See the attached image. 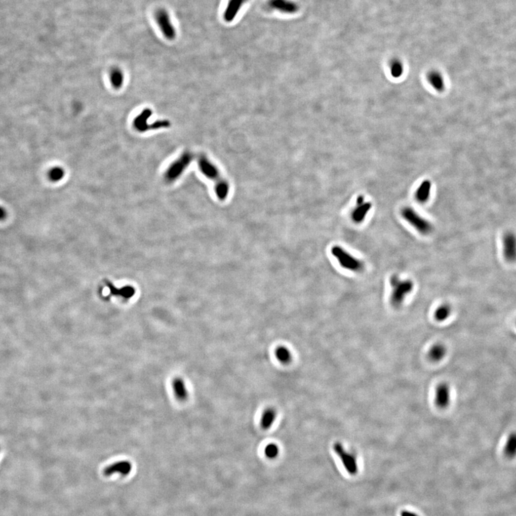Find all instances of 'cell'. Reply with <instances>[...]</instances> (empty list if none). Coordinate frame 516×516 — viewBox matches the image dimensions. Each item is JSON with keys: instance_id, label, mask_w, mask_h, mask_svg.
<instances>
[{"instance_id": "obj_10", "label": "cell", "mask_w": 516, "mask_h": 516, "mask_svg": "<svg viewBox=\"0 0 516 516\" xmlns=\"http://www.w3.org/2000/svg\"><path fill=\"white\" fill-rule=\"evenodd\" d=\"M435 404L439 409H445L450 402V389L448 384L441 383L435 390Z\"/></svg>"}, {"instance_id": "obj_4", "label": "cell", "mask_w": 516, "mask_h": 516, "mask_svg": "<svg viewBox=\"0 0 516 516\" xmlns=\"http://www.w3.org/2000/svg\"><path fill=\"white\" fill-rule=\"evenodd\" d=\"M401 214L403 219L421 234L428 235L433 231L432 224L417 213L412 207L406 206L403 208Z\"/></svg>"}, {"instance_id": "obj_22", "label": "cell", "mask_w": 516, "mask_h": 516, "mask_svg": "<svg viewBox=\"0 0 516 516\" xmlns=\"http://www.w3.org/2000/svg\"><path fill=\"white\" fill-rule=\"evenodd\" d=\"M451 314V308L449 305L443 304L437 308L435 311L434 317L437 321L443 322L447 320L450 317Z\"/></svg>"}, {"instance_id": "obj_12", "label": "cell", "mask_w": 516, "mask_h": 516, "mask_svg": "<svg viewBox=\"0 0 516 516\" xmlns=\"http://www.w3.org/2000/svg\"><path fill=\"white\" fill-rule=\"evenodd\" d=\"M247 0H229L224 11L223 18L225 22H231L236 18L239 10Z\"/></svg>"}, {"instance_id": "obj_13", "label": "cell", "mask_w": 516, "mask_h": 516, "mask_svg": "<svg viewBox=\"0 0 516 516\" xmlns=\"http://www.w3.org/2000/svg\"><path fill=\"white\" fill-rule=\"evenodd\" d=\"M132 470V465L128 461H119L117 463L111 465L104 470V474L106 476H111L114 474L121 475V476H128Z\"/></svg>"}, {"instance_id": "obj_15", "label": "cell", "mask_w": 516, "mask_h": 516, "mask_svg": "<svg viewBox=\"0 0 516 516\" xmlns=\"http://www.w3.org/2000/svg\"><path fill=\"white\" fill-rule=\"evenodd\" d=\"M174 395L179 401H184L188 397V392L185 381L181 377L174 378L172 382Z\"/></svg>"}, {"instance_id": "obj_29", "label": "cell", "mask_w": 516, "mask_h": 516, "mask_svg": "<svg viewBox=\"0 0 516 516\" xmlns=\"http://www.w3.org/2000/svg\"><path fill=\"white\" fill-rule=\"evenodd\" d=\"M5 210H4V209H3L2 207H1V206H0V220H3V219H4V217H5Z\"/></svg>"}, {"instance_id": "obj_25", "label": "cell", "mask_w": 516, "mask_h": 516, "mask_svg": "<svg viewBox=\"0 0 516 516\" xmlns=\"http://www.w3.org/2000/svg\"><path fill=\"white\" fill-rule=\"evenodd\" d=\"M64 170L60 167H55L49 171V178L52 182H59L64 177Z\"/></svg>"}, {"instance_id": "obj_19", "label": "cell", "mask_w": 516, "mask_h": 516, "mask_svg": "<svg viewBox=\"0 0 516 516\" xmlns=\"http://www.w3.org/2000/svg\"><path fill=\"white\" fill-rule=\"evenodd\" d=\"M503 452L507 458L512 459L516 456V433H511L509 435Z\"/></svg>"}, {"instance_id": "obj_1", "label": "cell", "mask_w": 516, "mask_h": 516, "mask_svg": "<svg viewBox=\"0 0 516 516\" xmlns=\"http://www.w3.org/2000/svg\"><path fill=\"white\" fill-rule=\"evenodd\" d=\"M198 166L200 171L206 178L214 182V190L217 198L220 201H225L228 198L230 192V186L228 181L222 177L217 166L204 155L199 157Z\"/></svg>"}, {"instance_id": "obj_2", "label": "cell", "mask_w": 516, "mask_h": 516, "mask_svg": "<svg viewBox=\"0 0 516 516\" xmlns=\"http://www.w3.org/2000/svg\"><path fill=\"white\" fill-rule=\"evenodd\" d=\"M392 290L391 303L395 308H398L405 301L406 297L412 293L414 289V282L409 279L402 280L397 276H392L390 279Z\"/></svg>"}, {"instance_id": "obj_8", "label": "cell", "mask_w": 516, "mask_h": 516, "mask_svg": "<svg viewBox=\"0 0 516 516\" xmlns=\"http://www.w3.org/2000/svg\"><path fill=\"white\" fill-rule=\"evenodd\" d=\"M505 260L510 263L516 262V235L513 232L505 233L502 239Z\"/></svg>"}, {"instance_id": "obj_7", "label": "cell", "mask_w": 516, "mask_h": 516, "mask_svg": "<svg viewBox=\"0 0 516 516\" xmlns=\"http://www.w3.org/2000/svg\"><path fill=\"white\" fill-rule=\"evenodd\" d=\"M335 452L341 459L344 468L348 473L352 476H355L358 473V464L356 457L353 454L347 452L341 443H335L333 446Z\"/></svg>"}, {"instance_id": "obj_17", "label": "cell", "mask_w": 516, "mask_h": 516, "mask_svg": "<svg viewBox=\"0 0 516 516\" xmlns=\"http://www.w3.org/2000/svg\"><path fill=\"white\" fill-rule=\"evenodd\" d=\"M277 412L273 408H268L263 412L262 414L260 425L263 430H268L273 426V423L276 420Z\"/></svg>"}, {"instance_id": "obj_3", "label": "cell", "mask_w": 516, "mask_h": 516, "mask_svg": "<svg viewBox=\"0 0 516 516\" xmlns=\"http://www.w3.org/2000/svg\"><path fill=\"white\" fill-rule=\"evenodd\" d=\"M331 252L344 269L354 273H360L364 269V264L361 260L354 257L341 246H333Z\"/></svg>"}, {"instance_id": "obj_9", "label": "cell", "mask_w": 516, "mask_h": 516, "mask_svg": "<svg viewBox=\"0 0 516 516\" xmlns=\"http://www.w3.org/2000/svg\"><path fill=\"white\" fill-rule=\"evenodd\" d=\"M268 7L273 10L285 14H295L299 9V6L292 0H269Z\"/></svg>"}, {"instance_id": "obj_24", "label": "cell", "mask_w": 516, "mask_h": 516, "mask_svg": "<svg viewBox=\"0 0 516 516\" xmlns=\"http://www.w3.org/2000/svg\"><path fill=\"white\" fill-rule=\"evenodd\" d=\"M390 71L392 77L398 79L402 76L404 72V66L402 63L399 60L395 59L392 60L390 65Z\"/></svg>"}, {"instance_id": "obj_27", "label": "cell", "mask_w": 516, "mask_h": 516, "mask_svg": "<svg viewBox=\"0 0 516 516\" xmlns=\"http://www.w3.org/2000/svg\"><path fill=\"white\" fill-rule=\"evenodd\" d=\"M170 122L167 120H158L155 123L150 124V130H157L159 128H169Z\"/></svg>"}, {"instance_id": "obj_16", "label": "cell", "mask_w": 516, "mask_h": 516, "mask_svg": "<svg viewBox=\"0 0 516 516\" xmlns=\"http://www.w3.org/2000/svg\"><path fill=\"white\" fill-rule=\"evenodd\" d=\"M432 183L429 180H425L422 182L420 187L417 189L415 194V198L417 201L420 203H425L430 199V193H431Z\"/></svg>"}, {"instance_id": "obj_28", "label": "cell", "mask_w": 516, "mask_h": 516, "mask_svg": "<svg viewBox=\"0 0 516 516\" xmlns=\"http://www.w3.org/2000/svg\"><path fill=\"white\" fill-rule=\"evenodd\" d=\"M401 516H417V514H414V513L409 512V511H403L401 513Z\"/></svg>"}, {"instance_id": "obj_14", "label": "cell", "mask_w": 516, "mask_h": 516, "mask_svg": "<svg viewBox=\"0 0 516 516\" xmlns=\"http://www.w3.org/2000/svg\"><path fill=\"white\" fill-rule=\"evenodd\" d=\"M152 111L151 109H146L142 111L136 118L134 119L133 125L135 128L139 132H146L149 131V125L148 124V120L152 117Z\"/></svg>"}, {"instance_id": "obj_23", "label": "cell", "mask_w": 516, "mask_h": 516, "mask_svg": "<svg viewBox=\"0 0 516 516\" xmlns=\"http://www.w3.org/2000/svg\"><path fill=\"white\" fill-rule=\"evenodd\" d=\"M276 357L280 363H288L292 359V355L288 348L279 347L276 349Z\"/></svg>"}, {"instance_id": "obj_11", "label": "cell", "mask_w": 516, "mask_h": 516, "mask_svg": "<svg viewBox=\"0 0 516 516\" xmlns=\"http://www.w3.org/2000/svg\"><path fill=\"white\" fill-rule=\"evenodd\" d=\"M371 207H372L371 203L365 202L363 196L358 197L357 199V205L354 208L352 213V220L355 223H361L365 220L366 215L369 214Z\"/></svg>"}, {"instance_id": "obj_5", "label": "cell", "mask_w": 516, "mask_h": 516, "mask_svg": "<svg viewBox=\"0 0 516 516\" xmlns=\"http://www.w3.org/2000/svg\"><path fill=\"white\" fill-rule=\"evenodd\" d=\"M193 159V155L190 152L182 154L178 159L170 165L166 171L165 178L169 182H174L180 177Z\"/></svg>"}, {"instance_id": "obj_18", "label": "cell", "mask_w": 516, "mask_h": 516, "mask_svg": "<svg viewBox=\"0 0 516 516\" xmlns=\"http://www.w3.org/2000/svg\"><path fill=\"white\" fill-rule=\"evenodd\" d=\"M446 353L447 351L442 344H435L429 351L428 358L431 361L439 362L444 358Z\"/></svg>"}, {"instance_id": "obj_6", "label": "cell", "mask_w": 516, "mask_h": 516, "mask_svg": "<svg viewBox=\"0 0 516 516\" xmlns=\"http://www.w3.org/2000/svg\"><path fill=\"white\" fill-rule=\"evenodd\" d=\"M155 18L164 37L169 40H173L177 36V32L167 11L164 9H159L156 13Z\"/></svg>"}, {"instance_id": "obj_26", "label": "cell", "mask_w": 516, "mask_h": 516, "mask_svg": "<svg viewBox=\"0 0 516 516\" xmlns=\"http://www.w3.org/2000/svg\"><path fill=\"white\" fill-rule=\"evenodd\" d=\"M265 453H266V455L268 458H276L279 454L278 447L277 444H273V443L269 444L266 446Z\"/></svg>"}, {"instance_id": "obj_21", "label": "cell", "mask_w": 516, "mask_h": 516, "mask_svg": "<svg viewBox=\"0 0 516 516\" xmlns=\"http://www.w3.org/2000/svg\"><path fill=\"white\" fill-rule=\"evenodd\" d=\"M124 81V76L121 70L118 68H114L111 71V82L113 87L116 89L121 88Z\"/></svg>"}, {"instance_id": "obj_20", "label": "cell", "mask_w": 516, "mask_h": 516, "mask_svg": "<svg viewBox=\"0 0 516 516\" xmlns=\"http://www.w3.org/2000/svg\"><path fill=\"white\" fill-rule=\"evenodd\" d=\"M428 80L432 86L437 90V91H443L444 89V81L442 75L437 71H432L428 75Z\"/></svg>"}]
</instances>
